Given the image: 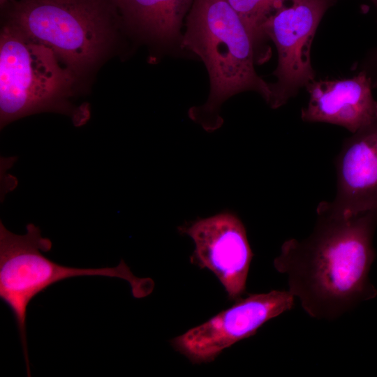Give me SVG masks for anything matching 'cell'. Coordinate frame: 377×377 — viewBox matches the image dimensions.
I'll use <instances>...</instances> for the list:
<instances>
[{"label":"cell","instance_id":"obj_1","mask_svg":"<svg viewBox=\"0 0 377 377\" xmlns=\"http://www.w3.org/2000/svg\"><path fill=\"white\" fill-rule=\"evenodd\" d=\"M316 214L311 233L285 241L274 266L309 316L334 320L377 295L369 278L377 209L349 218L318 207Z\"/></svg>","mask_w":377,"mask_h":377},{"label":"cell","instance_id":"obj_2","mask_svg":"<svg viewBox=\"0 0 377 377\" xmlns=\"http://www.w3.org/2000/svg\"><path fill=\"white\" fill-rule=\"evenodd\" d=\"M181 47L197 55L209 77L206 102L189 109L188 117L206 131L223 122L222 104L231 96L247 91L259 94L269 105L270 83L256 72V50L242 20L226 0H193L185 18Z\"/></svg>","mask_w":377,"mask_h":377},{"label":"cell","instance_id":"obj_3","mask_svg":"<svg viewBox=\"0 0 377 377\" xmlns=\"http://www.w3.org/2000/svg\"><path fill=\"white\" fill-rule=\"evenodd\" d=\"M6 23L50 48L71 71L97 64L113 42L112 0H12Z\"/></svg>","mask_w":377,"mask_h":377},{"label":"cell","instance_id":"obj_4","mask_svg":"<svg viewBox=\"0 0 377 377\" xmlns=\"http://www.w3.org/2000/svg\"><path fill=\"white\" fill-rule=\"evenodd\" d=\"M52 249L50 239L43 237L38 227L26 226V233L17 235L0 223V298L10 309L20 334L27 376H31L26 319L29 302L52 285L71 277L101 276L126 281L135 298H142L154 290L150 278H139L121 260L116 267L77 268L58 264L43 253Z\"/></svg>","mask_w":377,"mask_h":377},{"label":"cell","instance_id":"obj_5","mask_svg":"<svg viewBox=\"0 0 377 377\" xmlns=\"http://www.w3.org/2000/svg\"><path fill=\"white\" fill-rule=\"evenodd\" d=\"M74 75L50 48L6 23L0 37L1 127L45 110L68 111Z\"/></svg>","mask_w":377,"mask_h":377},{"label":"cell","instance_id":"obj_6","mask_svg":"<svg viewBox=\"0 0 377 377\" xmlns=\"http://www.w3.org/2000/svg\"><path fill=\"white\" fill-rule=\"evenodd\" d=\"M333 0H290L276 8L266 19L263 31L274 43L277 66L276 78L270 84L272 101L276 109L287 103L313 80L315 73L310 51L315 33Z\"/></svg>","mask_w":377,"mask_h":377},{"label":"cell","instance_id":"obj_7","mask_svg":"<svg viewBox=\"0 0 377 377\" xmlns=\"http://www.w3.org/2000/svg\"><path fill=\"white\" fill-rule=\"evenodd\" d=\"M294 302L295 297L288 290L249 295L172 339L171 343L192 363L211 362L224 349L253 336L265 323L290 310Z\"/></svg>","mask_w":377,"mask_h":377},{"label":"cell","instance_id":"obj_8","mask_svg":"<svg viewBox=\"0 0 377 377\" xmlns=\"http://www.w3.org/2000/svg\"><path fill=\"white\" fill-rule=\"evenodd\" d=\"M195 244L191 261L212 271L231 300L244 293L253 254L246 228L237 216L223 212L179 226Z\"/></svg>","mask_w":377,"mask_h":377},{"label":"cell","instance_id":"obj_9","mask_svg":"<svg viewBox=\"0 0 377 377\" xmlns=\"http://www.w3.org/2000/svg\"><path fill=\"white\" fill-rule=\"evenodd\" d=\"M334 164L336 195L317 207L345 218L377 209V119L345 139Z\"/></svg>","mask_w":377,"mask_h":377},{"label":"cell","instance_id":"obj_10","mask_svg":"<svg viewBox=\"0 0 377 377\" xmlns=\"http://www.w3.org/2000/svg\"><path fill=\"white\" fill-rule=\"evenodd\" d=\"M372 87L365 71L350 78L313 80L306 86L309 99L301 119L338 125L354 133L377 119Z\"/></svg>","mask_w":377,"mask_h":377},{"label":"cell","instance_id":"obj_11","mask_svg":"<svg viewBox=\"0 0 377 377\" xmlns=\"http://www.w3.org/2000/svg\"><path fill=\"white\" fill-rule=\"evenodd\" d=\"M124 20L151 40L181 47L183 20L193 0H112Z\"/></svg>","mask_w":377,"mask_h":377},{"label":"cell","instance_id":"obj_12","mask_svg":"<svg viewBox=\"0 0 377 377\" xmlns=\"http://www.w3.org/2000/svg\"><path fill=\"white\" fill-rule=\"evenodd\" d=\"M238 13L247 28L256 50L263 47L267 40L263 25L279 6L290 0H226Z\"/></svg>","mask_w":377,"mask_h":377},{"label":"cell","instance_id":"obj_13","mask_svg":"<svg viewBox=\"0 0 377 377\" xmlns=\"http://www.w3.org/2000/svg\"><path fill=\"white\" fill-rule=\"evenodd\" d=\"M369 66L376 68L377 71V49L371 54L369 59Z\"/></svg>","mask_w":377,"mask_h":377},{"label":"cell","instance_id":"obj_14","mask_svg":"<svg viewBox=\"0 0 377 377\" xmlns=\"http://www.w3.org/2000/svg\"><path fill=\"white\" fill-rule=\"evenodd\" d=\"M12 0H0L1 6H4L5 5H6L8 3H9Z\"/></svg>","mask_w":377,"mask_h":377},{"label":"cell","instance_id":"obj_15","mask_svg":"<svg viewBox=\"0 0 377 377\" xmlns=\"http://www.w3.org/2000/svg\"><path fill=\"white\" fill-rule=\"evenodd\" d=\"M374 4L376 6V8H377V0H371Z\"/></svg>","mask_w":377,"mask_h":377}]
</instances>
